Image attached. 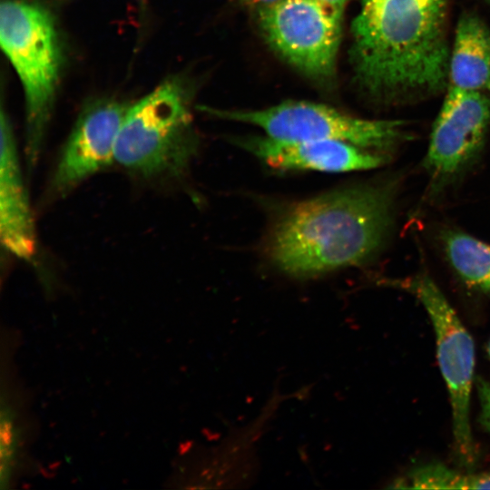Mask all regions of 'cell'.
Here are the masks:
<instances>
[{"label": "cell", "mask_w": 490, "mask_h": 490, "mask_svg": "<svg viewBox=\"0 0 490 490\" xmlns=\"http://www.w3.org/2000/svg\"><path fill=\"white\" fill-rule=\"evenodd\" d=\"M447 0H362L350 59L358 86L396 103L435 94L447 83Z\"/></svg>", "instance_id": "2"}, {"label": "cell", "mask_w": 490, "mask_h": 490, "mask_svg": "<svg viewBox=\"0 0 490 490\" xmlns=\"http://www.w3.org/2000/svg\"><path fill=\"white\" fill-rule=\"evenodd\" d=\"M201 110L219 118L256 125L268 137L279 141H340L390 156L409 138L405 122L361 119L306 101H288L252 111L205 106Z\"/></svg>", "instance_id": "5"}, {"label": "cell", "mask_w": 490, "mask_h": 490, "mask_svg": "<svg viewBox=\"0 0 490 490\" xmlns=\"http://www.w3.org/2000/svg\"><path fill=\"white\" fill-rule=\"evenodd\" d=\"M240 1L247 5L253 6L258 9L260 7H263V6L274 4L279 0H240Z\"/></svg>", "instance_id": "18"}, {"label": "cell", "mask_w": 490, "mask_h": 490, "mask_svg": "<svg viewBox=\"0 0 490 490\" xmlns=\"http://www.w3.org/2000/svg\"><path fill=\"white\" fill-rule=\"evenodd\" d=\"M191 95L170 77L128 107L115 145V162L143 178H175L189 168L198 149Z\"/></svg>", "instance_id": "4"}, {"label": "cell", "mask_w": 490, "mask_h": 490, "mask_svg": "<svg viewBox=\"0 0 490 490\" xmlns=\"http://www.w3.org/2000/svg\"><path fill=\"white\" fill-rule=\"evenodd\" d=\"M0 43L24 91L29 172L43 150L61 75L63 53L54 16L36 1L3 0Z\"/></svg>", "instance_id": "3"}, {"label": "cell", "mask_w": 490, "mask_h": 490, "mask_svg": "<svg viewBox=\"0 0 490 490\" xmlns=\"http://www.w3.org/2000/svg\"><path fill=\"white\" fill-rule=\"evenodd\" d=\"M446 94L490 97V30L476 15L464 14L450 48Z\"/></svg>", "instance_id": "12"}, {"label": "cell", "mask_w": 490, "mask_h": 490, "mask_svg": "<svg viewBox=\"0 0 490 490\" xmlns=\"http://www.w3.org/2000/svg\"><path fill=\"white\" fill-rule=\"evenodd\" d=\"M338 14L343 15L345 6L351 0H320Z\"/></svg>", "instance_id": "17"}, {"label": "cell", "mask_w": 490, "mask_h": 490, "mask_svg": "<svg viewBox=\"0 0 490 490\" xmlns=\"http://www.w3.org/2000/svg\"><path fill=\"white\" fill-rule=\"evenodd\" d=\"M487 351H488V355H489V357H490V342H489V344H488Z\"/></svg>", "instance_id": "19"}, {"label": "cell", "mask_w": 490, "mask_h": 490, "mask_svg": "<svg viewBox=\"0 0 490 490\" xmlns=\"http://www.w3.org/2000/svg\"><path fill=\"white\" fill-rule=\"evenodd\" d=\"M239 144L275 169L345 172L379 168L390 155L340 141L284 142L270 137L239 140Z\"/></svg>", "instance_id": "10"}, {"label": "cell", "mask_w": 490, "mask_h": 490, "mask_svg": "<svg viewBox=\"0 0 490 490\" xmlns=\"http://www.w3.org/2000/svg\"><path fill=\"white\" fill-rule=\"evenodd\" d=\"M0 238L5 250L31 260L37 250L34 220L24 183L19 155L8 114L1 108Z\"/></svg>", "instance_id": "11"}, {"label": "cell", "mask_w": 490, "mask_h": 490, "mask_svg": "<svg viewBox=\"0 0 490 490\" xmlns=\"http://www.w3.org/2000/svg\"><path fill=\"white\" fill-rule=\"evenodd\" d=\"M444 257L469 288L490 294V244L456 228L440 231Z\"/></svg>", "instance_id": "13"}, {"label": "cell", "mask_w": 490, "mask_h": 490, "mask_svg": "<svg viewBox=\"0 0 490 490\" xmlns=\"http://www.w3.org/2000/svg\"><path fill=\"white\" fill-rule=\"evenodd\" d=\"M128 107L111 98L83 106L54 168L49 184L52 196H65L115 161L116 140Z\"/></svg>", "instance_id": "9"}, {"label": "cell", "mask_w": 490, "mask_h": 490, "mask_svg": "<svg viewBox=\"0 0 490 490\" xmlns=\"http://www.w3.org/2000/svg\"><path fill=\"white\" fill-rule=\"evenodd\" d=\"M490 132V97L446 94L434 122L422 167L426 198L442 196L479 162Z\"/></svg>", "instance_id": "8"}, {"label": "cell", "mask_w": 490, "mask_h": 490, "mask_svg": "<svg viewBox=\"0 0 490 490\" xmlns=\"http://www.w3.org/2000/svg\"><path fill=\"white\" fill-rule=\"evenodd\" d=\"M476 389L481 409L479 421L482 426L490 432V383L478 378Z\"/></svg>", "instance_id": "16"}, {"label": "cell", "mask_w": 490, "mask_h": 490, "mask_svg": "<svg viewBox=\"0 0 490 490\" xmlns=\"http://www.w3.org/2000/svg\"><path fill=\"white\" fill-rule=\"evenodd\" d=\"M401 185L389 175L291 204L269 231L268 259L299 278L369 262L392 235Z\"/></svg>", "instance_id": "1"}, {"label": "cell", "mask_w": 490, "mask_h": 490, "mask_svg": "<svg viewBox=\"0 0 490 490\" xmlns=\"http://www.w3.org/2000/svg\"><path fill=\"white\" fill-rule=\"evenodd\" d=\"M415 295L426 310L436 340L437 360L452 408L453 434L461 460L471 465L475 446L469 421V404L475 368L474 342L439 287L426 273L392 280Z\"/></svg>", "instance_id": "6"}, {"label": "cell", "mask_w": 490, "mask_h": 490, "mask_svg": "<svg viewBox=\"0 0 490 490\" xmlns=\"http://www.w3.org/2000/svg\"><path fill=\"white\" fill-rule=\"evenodd\" d=\"M396 488L414 489H490V473L463 474L442 464H429L415 469L396 483Z\"/></svg>", "instance_id": "14"}, {"label": "cell", "mask_w": 490, "mask_h": 490, "mask_svg": "<svg viewBox=\"0 0 490 490\" xmlns=\"http://www.w3.org/2000/svg\"><path fill=\"white\" fill-rule=\"evenodd\" d=\"M0 422V483L6 488L14 476L21 448L17 415L8 400L2 397Z\"/></svg>", "instance_id": "15"}, {"label": "cell", "mask_w": 490, "mask_h": 490, "mask_svg": "<svg viewBox=\"0 0 490 490\" xmlns=\"http://www.w3.org/2000/svg\"><path fill=\"white\" fill-rule=\"evenodd\" d=\"M342 17L320 0H279L257 9L259 27L270 47L320 82L335 75Z\"/></svg>", "instance_id": "7"}, {"label": "cell", "mask_w": 490, "mask_h": 490, "mask_svg": "<svg viewBox=\"0 0 490 490\" xmlns=\"http://www.w3.org/2000/svg\"><path fill=\"white\" fill-rule=\"evenodd\" d=\"M488 4H490V0H485Z\"/></svg>", "instance_id": "20"}]
</instances>
